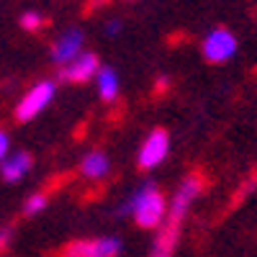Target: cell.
I'll return each mask as SVG.
<instances>
[{"mask_svg": "<svg viewBox=\"0 0 257 257\" xmlns=\"http://www.w3.org/2000/svg\"><path fill=\"white\" fill-rule=\"evenodd\" d=\"M206 188V178L201 173H190L175 190L173 201L167 203V216L162 221V229L157 234V239L152 244V252L149 257H173L175 247H178V239H180V226L188 216V211L201 196V190Z\"/></svg>", "mask_w": 257, "mask_h": 257, "instance_id": "cell-1", "label": "cell"}, {"mask_svg": "<svg viewBox=\"0 0 257 257\" xmlns=\"http://www.w3.org/2000/svg\"><path fill=\"white\" fill-rule=\"evenodd\" d=\"M121 211L132 213L134 221L142 229H157V226H162V221L167 216V203H165L162 190L155 183H144L132 193V198L121 206Z\"/></svg>", "mask_w": 257, "mask_h": 257, "instance_id": "cell-2", "label": "cell"}, {"mask_svg": "<svg viewBox=\"0 0 257 257\" xmlns=\"http://www.w3.org/2000/svg\"><path fill=\"white\" fill-rule=\"evenodd\" d=\"M54 93H57L54 80H41V82H36L34 88H29L26 95L18 100V105H16V118H18L21 123L31 121L34 116H39V113L52 103Z\"/></svg>", "mask_w": 257, "mask_h": 257, "instance_id": "cell-3", "label": "cell"}, {"mask_svg": "<svg viewBox=\"0 0 257 257\" xmlns=\"http://www.w3.org/2000/svg\"><path fill=\"white\" fill-rule=\"evenodd\" d=\"M201 52H203L206 62L221 64V62H226V59H231L234 54H237V36L224 26L211 29L201 41Z\"/></svg>", "mask_w": 257, "mask_h": 257, "instance_id": "cell-4", "label": "cell"}, {"mask_svg": "<svg viewBox=\"0 0 257 257\" xmlns=\"http://www.w3.org/2000/svg\"><path fill=\"white\" fill-rule=\"evenodd\" d=\"M170 155V134L165 128H152L144 144L139 147V167L142 170H155L162 165Z\"/></svg>", "mask_w": 257, "mask_h": 257, "instance_id": "cell-5", "label": "cell"}, {"mask_svg": "<svg viewBox=\"0 0 257 257\" xmlns=\"http://www.w3.org/2000/svg\"><path fill=\"white\" fill-rule=\"evenodd\" d=\"M100 62L93 52H82L80 57H75L70 64L62 67V80L64 82H88L98 75Z\"/></svg>", "mask_w": 257, "mask_h": 257, "instance_id": "cell-6", "label": "cell"}, {"mask_svg": "<svg viewBox=\"0 0 257 257\" xmlns=\"http://www.w3.org/2000/svg\"><path fill=\"white\" fill-rule=\"evenodd\" d=\"M82 44H85V34L80 29H70V31H64L57 41H54V47H52V59L57 64H70L75 57L82 54Z\"/></svg>", "mask_w": 257, "mask_h": 257, "instance_id": "cell-7", "label": "cell"}, {"mask_svg": "<svg viewBox=\"0 0 257 257\" xmlns=\"http://www.w3.org/2000/svg\"><path fill=\"white\" fill-rule=\"evenodd\" d=\"M31 167H34V157L29 152H16V155H8L0 162V175L8 183H18L24 175H29Z\"/></svg>", "mask_w": 257, "mask_h": 257, "instance_id": "cell-8", "label": "cell"}, {"mask_svg": "<svg viewBox=\"0 0 257 257\" xmlns=\"http://www.w3.org/2000/svg\"><path fill=\"white\" fill-rule=\"evenodd\" d=\"M108 170H111V162H108V155L100 152V149H93V152H88L82 157L80 162V173L85 178H90V180H100L108 175Z\"/></svg>", "mask_w": 257, "mask_h": 257, "instance_id": "cell-9", "label": "cell"}, {"mask_svg": "<svg viewBox=\"0 0 257 257\" xmlns=\"http://www.w3.org/2000/svg\"><path fill=\"white\" fill-rule=\"evenodd\" d=\"M95 80H98V93H100V98L105 103H111V100L118 98V75H116L113 67H100Z\"/></svg>", "mask_w": 257, "mask_h": 257, "instance_id": "cell-10", "label": "cell"}, {"mask_svg": "<svg viewBox=\"0 0 257 257\" xmlns=\"http://www.w3.org/2000/svg\"><path fill=\"white\" fill-rule=\"evenodd\" d=\"M62 257H95V239H75L64 244Z\"/></svg>", "mask_w": 257, "mask_h": 257, "instance_id": "cell-11", "label": "cell"}, {"mask_svg": "<svg viewBox=\"0 0 257 257\" xmlns=\"http://www.w3.org/2000/svg\"><path fill=\"white\" fill-rule=\"evenodd\" d=\"M118 254H121V242L116 237L95 239V257H118Z\"/></svg>", "mask_w": 257, "mask_h": 257, "instance_id": "cell-12", "label": "cell"}, {"mask_svg": "<svg viewBox=\"0 0 257 257\" xmlns=\"http://www.w3.org/2000/svg\"><path fill=\"white\" fill-rule=\"evenodd\" d=\"M47 203H49L47 193H31L24 203V216H36V213H41L47 208Z\"/></svg>", "mask_w": 257, "mask_h": 257, "instance_id": "cell-13", "label": "cell"}, {"mask_svg": "<svg viewBox=\"0 0 257 257\" xmlns=\"http://www.w3.org/2000/svg\"><path fill=\"white\" fill-rule=\"evenodd\" d=\"M41 26H44V16H41V13L29 11V13L21 16V29H26V31H36V29H41Z\"/></svg>", "mask_w": 257, "mask_h": 257, "instance_id": "cell-14", "label": "cell"}, {"mask_svg": "<svg viewBox=\"0 0 257 257\" xmlns=\"http://www.w3.org/2000/svg\"><path fill=\"white\" fill-rule=\"evenodd\" d=\"M8 149H11V139H8V134L3 132V128H0V162L8 157Z\"/></svg>", "mask_w": 257, "mask_h": 257, "instance_id": "cell-15", "label": "cell"}, {"mask_svg": "<svg viewBox=\"0 0 257 257\" xmlns=\"http://www.w3.org/2000/svg\"><path fill=\"white\" fill-rule=\"evenodd\" d=\"M11 237H13V229H0V249L11 244Z\"/></svg>", "mask_w": 257, "mask_h": 257, "instance_id": "cell-16", "label": "cell"}, {"mask_svg": "<svg viewBox=\"0 0 257 257\" xmlns=\"http://www.w3.org/2000/svg\"><path fill=\"white\" fill-rule=\"evenodd\" d=\"M118 29H121V21H111V24H108V26H105V31H108L111 36H113V34L118 31Z\"/></svg>", "mask_w": 257, "mask_h": 257, "instance_id": "cell-17", "label": "cell"}]
</instances>
